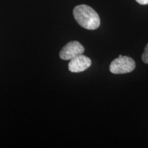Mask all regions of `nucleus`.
Here are the masks:
<instances>
[{
	"label": "nucleus",
	"instance_id": "1",
	"mask_svg": "<svg viewBox=\"0 0 148 148\" xmlns=\"http://www.w3.org/2000/svg\"><path fill=\"white\" fill-rule=\"evenodd\" d=\"M73 13L75 21L85 29L94 30L100 25V18L98 14L87 5H77L74 8Z\"/></svg>",
	"mask_w": 148,
	"mask_h": 148
},
{
	"label": "nucleus",
	"instance_id": "2",
	"mask_svg": "<svg viewBox=\"0 0 148 148\" xmlns=\"http://www.w3.org/2000/svg\"><path fill=\"white\" fill-rule=\"evenodd\" d=\"M135 67L136 64L132 58L119 55L110 63V71L114 74H123L130 73L134 71Z\"/></svg>",
	"mask_w": 148,
	"mask_h": 148
},
{
	"label": "nucleus",
	"instance_id": "3",
	"mask_svg": "<svg viewBox=\"0 0 148 148\" xmlns=\"http://www.w3.org/2000/svg\"><path fill=\"white\" fill-rule=\"evenodd\" d=\"M84 48L82 44L76 40L68 42L61 49L59 53L60 58L64 60H70L77 56L83 54Z\"/></svg>",
	"mask_w": 148,
	"mask_h": 148
},
{
	"label": "nucleus",
	"instance_id": "4",
	"mask_svg": "<svg viewBox=\"0 0 148 148\" xmlns=\"http://www.w3.org/2000/svg\"><path fill=\"white\" fill-rule=\"evenodd\" d=\"M91 63V60L89 58L83 54H80L70 60L69 70L73 73L82 72L90 67Z\"/></svg>",
	"mask_w": 148,
	"mask_h": 148
},
{
	"label": "nucleus",
	"instance_id": "5",
	"mask_svg": "<svg viewBox=\"0 0 148 148\" xmlns=\"http://www.w3.org/2000/svg\"><path fill=\"white\" fill-rule=\"evenodd\" d=\"M142 60L143 61L144 63L148 64V43L146 45L144 52L142 55Z\"/></svg>",
	"mask_w": 148,
	"mask_h": 148
},
{
	"label": "nucleus",
	"instance_id": "6",
	"mask_svg": "<svg viewBox=\"0 0 148 148\" xmlns=\"http://www.w3.org/2000/svg\"><path fill=\"white\" fill-rule=\"evenodd\" d=\"M136 1L141 5L148 4V0H136Z\"/></svg>",
	"mask_w": 148,
	"mask_h": 148
}]
</instances>
